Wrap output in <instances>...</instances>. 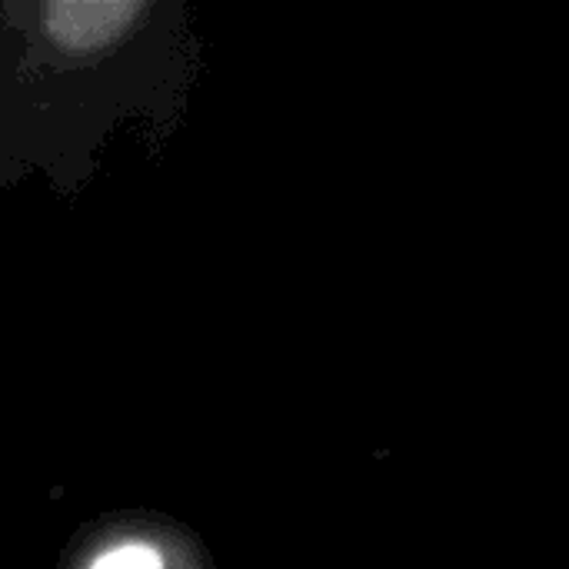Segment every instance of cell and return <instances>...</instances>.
Here are the masks:
<instances>
[{
    "mask_svg": "<svg viewBox=\"0 0 569 569\" xmlns=\"http://www.w3.org/2000/svg\"><path fill=\"white\" fill-rule=\"evenodd\" d=\"M153 13L147 0H43L23 7L33 43L63 63H90L120 50Z\"/></svg>",
    "mask_w": 569,
    "mask_h": 569,
    "instance_id": "obj_1",
    "label": "cell"
},
{
    "mask_svg": "<svg viewBox=\"0 0 569 569\" xmlns=\"http://www.w3.org/2000/svg\"><path fill=\"white\" fill-rule=\"evenodd\" d=\"M73 569H210V560L187 530L143 523L100 533Z\"/></svg>",
    "mask_w": 569,
    "mask_h": 569,
    "instance_id": "obj_2",
    "label": "cell"
}]
</instances>
